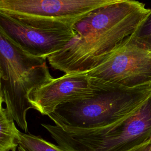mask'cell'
Wrapping results in <instances>:
<instances>
[{"label": "cell", "mask_w": 151, "mask_h": 151, "mask_svg": "<svg viewBox=\"0 0 151 151\" xmlns=\"http://www.w3.org/2000/svg\"><path fill=\"white\" fill-rule=\"evenodd\" d=\"M150 9L142 2L115 0L77 23L74 38L47 60L65 74L84 73L101 64L136 31Z\"/></svg>", "instance_id": "1"}, {"label": "cell", "mask_w": 151, "mask_h": 151, "mask_svg": "<svg viewBox=\"0 0 151 151\" xmlns=\"http://www.w3.org/2000/svg\"><path fill=\"white\" fill-rule=\"evenodd\" d=\"M150 96L151 83L127 87L104 81L94 96L60 105L48 116L67 132L100 129L127 117Z\"/></svg>", "instance_id": "2"}, {"label": "cell", "mask_w": 151, "mask_h": 151, "mask_svg": "<svg viewBox=\"0 0 151 151\" xmlns=\"http://www.w3.org/2000/svg\"><path fill=\"white\" fill-rule=\"evenodd\" d=\"M46 58L28 54L0 32V100L25 133L27 111L32 109L29 96L54 79Z\"/></svg>", "instance_id": "3"}, {"label": "cell", "mask_w": 151, "mask_h": 151, "mask_svg": "<svg viewBox=\"0 0 151 151\" xmlns=\"http://www.w3.org/2000/svg\"><path fill=\"white\" fill-rule=\"evenodd\" d=\"M115 0H0V13L41 29L73 31L97 8Z\"/></svg>", "instance_id": "4"}, {"label": "cell", "mask_w": 151, "mask_h": 151, "mask_svg": "<svg viewBox=\"0 0 151 151\" xmlns=\"http://www.w3.org/2000/svg\"><path fill=\"white\" fill-rule=\"evenodd\" d=\"M129 37L101 64L86 73L127 87L150 84L151 51L139 47Z\"/></svg>", "instance_id": "5"}, {"label": "cell", "mask_w": 151, "mask_h": 151, "mask_svg": "<svg viewBox=\"0 0 151 151\" xmlns=\"http://www.w3.org/2000/svg\"><path fill=\"white\" fill-rule=\"evenodd\" d=\"M151 138V96L134 112L107 127L91 131L87 136L91 151H124Z\"/></svg>", "instance_id": "6"}, {"label": "cell", "mask_w": 151, "mask_h": 151, "mask_svg": "<svg viewBox=\"0 0 151 151\" xmlns=\"http://www.w3.org/2000/svg\"><path fill=\"white\" fill-rule=\"evenodd\" d=\"M103 83L86 73L65 74L31 93L29 101L32 109L48 116L60 105L94 96Z\"/></svg>", "instance_id": "7"}, {"label": "cell", "mask_w": 151, "mask_h": 151, "mask_svg": "<svg viewBox=\"0 0 151 151\" xmlns=\"http://www.w3.org/2000/svg\"><path fill=\"white\" fill-rule=\"evenodd\" d=\"M0 32L28 54L46 59L63 49L75 36L74 31L38 29L2 13H0Z\"/></svg>", "instance_id": "8"}, {"label": "cell", "mask_w": 151, "mask_h": 151, "mask_svg": "<svg viewBox=\"0 0 151 151\" xmlns=\"http://www.w3.org/2000/svg\"><path fill=\"white\" fill-rule=\"evenodd\" d=\"M0 109V151H16L19 145L20 131L14 123V119L5 107L1 104Z\"/></svg>", "instance_id": "9"}, {"label": "cell", "mask_w": 151, "mask_h": 151, "mask_svg": "<svg viewBox=\"0 0 151 151\" xmlns=\"http://www.w3.org/2000/svg\"><path fill=\"white\" fill-rule=\"evenodd\" d=\"M19 145L27 151H65L58 145L51 143L40 136L20 132Z\"/></svg>", "instance_id": "10"}, {"label": "cell", "mask_w": 151, "mask_h": 151, "mask_svg": "<svg viewBox=\"0 0 151 151\" xmlns=\"http://www.w3.org/2000/svg\"><path fill=\"white\" fill-rule=\"evenodd\" d=\"M129 39L139 47L151 51V9Z\"/></svg>", "instance_id": "11"}, {"label": "cell", "mask_w": 151, "mask_h": 151, "mask_svg": "<svg viewBox=\"0 0 151 151\" xmlns=\"http://www.w3.org/2000/svg\"><path fill=\"white\" fill-rule=\"evenodd\" d=\"M124 151H151V140H149Z\"/></svg>", "instance_id": "12"}, {"label": "cell", "mask_w": 151, "mask_h": 151, "mask_svg": "<svg viewBox=\"0 0 151 151\" xmlns=\"http://www.w3.org/2000/svg\"><path fill=\"white\" fill-rule=\"evenodd\" d=\"M18 151H27L25 149H24L22 146L19 145L18 147Z\"/></svg>", "instance_id": "13"}, {"label": "cell", "mask_w": 151, "mask_h": 151, "mask_svg": "<svg viewBox=\"0 0 151 151\" xmlns=\"http://www.w3.org/2000/svg\"><path fill=\"white\" fill-rule=\"evenodd\" d=\"M150 140H151V138H150Z\"/></svg>", "instance_id": "14"}]
</instances>
